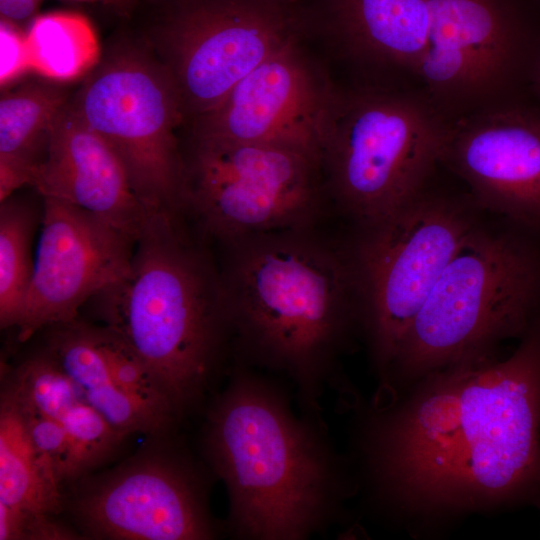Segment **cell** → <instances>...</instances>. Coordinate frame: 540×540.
Returning a JSON list of instances; mask_svg holds the SVG:
<instances>
[{"label":"cell","instance_id":"obj_5","mask_svg":"<svg viewBox=\"0 0 540 540\" xmlns=\"http://www.w3.org/2000/svg\"><path fill=\"white\" fill-rule=\"evenodd\" d=\"M540 300V259L519 237L474 226L419 309L385 379L411 380L522 336Z\"/></svg>","mask_w":540,"mask_h":540},{"label":"cell","instance_id":"obj_11","mask_svg":"<svg viewBox=\"0 0 540 540\" xmlns=\"http://www.w3.org/2000/svg\"><path fill=\"white\" fill-rule=\"evenodd\" d=\"M337 97L296 38L192 120L194 141L278 144L321 159Z\"/></svg>","mask_w":540,"mask_h":540},{"label":"cell","instance_id":"obj_1","mask_svg":"<svg viewBox=\"0 0 540 540\" xmlns=\"http://www.w3.org/2000/svg\"><path fill=\"white\" fill-rule=\"evenodd\" d=\"M363 449L382 496L418 512L540 502V320L517 349L424 377L374 413Z\"/></svg>","mask_w":540,"mask_h":540},{"label":"cell","instance_id":"obj_17","mask_svg":"<svg viewBox=\"0 0 540 540\" xmlns=\"http://www.w3.org/2000/svg\"><path fill=\"white\" fill-rule=\"evenodd\" d=\"M50 327L45 351L116 430L125 436L134 432L159 435L170 428L175 415L139 400L118 383L103 346L101 326L75 318Z\"/></svg>","mask_w":540,"mask_h":540},{"label":"cell","instance_id":"obj_4","mask_svg":"<svg viewBox=\"0 0 540 540\" xmlns=\"http://www.w3.org/2000/svg\"><path fill=\"white\" fill-rule=\"evenodd\" d=\"M178 214L149 211L128 271L92 299L180 416L202 398L230 329L220 277L184 238Z\"/></svg>","mask_w":540,"mask_h":540},{"label":"cell","instance_id":"obj_20","mask_svg":"<svg viewBox=\"0 0 540 540\" xmlns=\"http://www.w3.org/2000/svg\"><path fill=\"white\" fill-rule=\"evenodd\" d=\"M0 502L52 515L63 504L54 469L33 445L7 389L2 391L0 404Z\"/></svg>","mask_w":540,"mask_h":540},{"label":"cell","instance_id":"obj_8","mask_svg":"<svg viewBox=\"0 0 540 540\" xmlns=\"http://www.w3.org/2000/svg\"><path fill=\"white\" fill-rule=\"evenodd\" d=\"M474 226L462 206L421 193L362 227L352 255L373 356L383 380L419 309Z\"/></svg>","mask_w":540,"mask_h":540},{"label":"cell","instance_id":"obj_19","mask_svg":"<svg viewBox=\"0 0 540 540\" xmlns=\"http://www.w3.org/2000/svg\"><path fill=\"white\" fill-rule=\"evenodd\" d=\"M72 98L63 82L31 80L0 100V201L32 184L44 160L53 124Z\"/></svg>","mask_w":540,"mask_h":540},{"label":"cell","instance_id":"obj_10","mask_svg":"<svg viewBox=\"0 0 540 540\" xmlns=\"http://www.w3.org/2000/svg\"><path fill=\"white\" fill-rule=\"evenodd\" d=\"M300 28L301 17L288 0H184L158 26L151 44L184 117L193 120L296 39Z\"/></svg>","mask_w":540,"mask_h":540},{"label":"cell","instance_id":"obj_7","mask_svg":"<svg viewBox=\"0 0 540 540\" xmlns=\"http://www.w3.org/2000/svg\"><path fill=\"white\" fill-rule=\"evenodd\" d=\"M71 102L113 149L148 211L186 206L187 167L176 138L185 117L154 55L117 48L88 73Z\"/></svg>","mask_w":540,"mask_h":540},{"label":"cell","instance_id":"obj_26","mask_svg":"<svg viewBox=\"0 0 540 540\" xmlns=\"http://www.w3.org/2000/svg\"><path fill=\"white\" fill-rule=\"evenodd\" d=\"M1 85L30 70L29 55L25 35H21L12 23L1 20Z\"/></svg>","mask_w":540,"mask_h":540},{"label":"cell","instance_id":"obj_18","mask_svg":"<svg viewBox=\"0 0 540 540\" xmlns=\"http://www.w3.org/2000/svg\"><path fill=\"white\" fill-rule=\"evenodd\" d=\"M332 29L356 56L414 70L427 43L428 0H329Z\"/></svg>","mask_w":540,"mask_h":540},{"label":"cell","instance_id":"obj_16","mask_svg":"<svg viewBox=\"0 0 540 540\" xmlns=\"http://www.w3.org/2000/svg\"><path fill=\"white\" fill-rule=\"evenodd\" d=\"M44 197L80 207L138 239L149 211L109 144L70 101L51 129L32 184Z\"/></svg>","mask_w":540,"mask_h":540},{"label":"cell","instance_id":"obj_6","mask_svg":"<svg viewBox=\"0 0 540 540\" xmlns=\"http://www.w3.org/2000/svg\"><path fill=\"white\" fill-rule=\"evenodd\" d=\"M448 128L429 103L410 95H338L321 155L332 194L362 227L399 210L422 193Z\"/></svg>","mask_w":540,"mask_h":540},{"label":"cell","instance_id":"obj_24","mask_svg":"<svg viewBox=\"0 0 540 540\" xmlns=\"http://www.w3.org/2000/svg\"><path fill=\"white\" fill-rule=\"evenodd\" d=\"M6 389L18 405L33 445L49 460L59 482L82 475L75 449L65 428L58 421L19 400L8 387Z\"/></svg>","mask_w":540,"mask_h":540},{"label":"cell","instance_id":"obj_2","mask_svg":"<svg viewBox=\"0 0 540 540\" xmlns=\"http://www.w3.org/2000/svg\"><path fill=\"white\" fill-rule=\"evenodd\" d=\"M206 457L238 539L304 540L339 517L351 484L322 419L296 416L276 383L236 367L211 405Z\"/></svg>","mask_w":540,"mask_h":540},{"label":"cell","instance_id":"obj_27","mask_svg":"<svg viewBox=\"0 0 540 540\" xmlns=\"http://www.w3.org/2000/svg\"><path fill=\"white\" fill-rule=\"evenodd\" d=\"M43 0H0L1 20L17 23L32 18Z\"/></svg>","mask_w":540,"mask_h":540},{"label":"cell","instance_id":"obj_15","mask_svg":"<svg viewBox=\"0 0 540 540\" xmlns=\"http://www.w3.org/2000/svg\"><path fill=\"white\" fill-rule=\"evenodd\" d=\"M425 49L414 69L446 100L495 89L512 56L516 20L510 0H428Z\"/></svg>","mask_w":540,"mask_h":540},{"label":"cell","instance_id":"obj_29","mask_svg":"<svg viewBox=\"0 0 540 540\" xmlns=\"http://www.w3.org/2000/svg\"><path fill=\"white\" fill-rule=\"evenodd\" d=\"M539 81H540V74H539Z\"/></svg>","mask_w":540,"mask_h":540},{"label":"cell","instance_id":"obj_22","mask_svg":"<svg viewBox=\"0 0 540 540\" xmlns=\"http://www.w3.org/2000/svg\"><path fill=\"white\" fill-rule=\"evenodd\" d=\"M39 212L12 195L0 206V323L16 326L34 269L31 246Z\"/></svg>","mask_w":540,"mask_h":540},{"label":"cell","instance_id":"obj_12","mask_svg":"<svg viewBox=\"0 0 540 540\" xmlns=\"http://www.w3.org/2000/svg\"><path fill=\"white\" fill-rule=\"evenodd\" d=\"M75 512L98 538L207 540L217 534L197 470L165 452L136 455L89 483Z\"/></svg>","mask_w":540,"mask_h":540},{"label":"cell","instance_id":"obj_14","mask_svg":"<svg viewBox=\"0 0 540 540\" xmlns=\"http://www.w3.org/2000/svg\"><path fill=\"white\" fill-rule=\"evenodd\" d=\"M486 207L540 232V124L507 110L449 125L441 159Z\"/></svg>","mask_w":540,"mask_h":540},{"label":"cell","instance_id":"obj_25","mask_svg":"<svg viewBox=\"0 0 540 540\" xmlns=\"http://www.w3.org/2000/svg\"><path fill=\"white\" fill-rule=\"evenodd\" d=\"M78 536L52 514L0 502V540H71Z\"/></svg>","mask_w":540,"mask_h":540},{"label":"cell","instance_id":"obj_28","mask_svg":"<svg viewBox=\"0 0 540 540\" xmlns=\"http://www.w3.org/2000/svg\"><path fill=\"white\" fill-rule=\"evenodd\" d=\"M69 1H76V2H94L98 0H69Z\"/></svg>","mask_w":540,"mask_h":540},{"label":"cell","instance_id":"obj_23","mask_svg":"<svg viewBox=\"0 0 540 540\" xmlns=\"http://www.w3.org/2000/svg\"><path fill=\"white\" fill-rule=\"evenodd\" d=\"M8 388L19 400L59 423L76 404L85 400L76 384L46 351L24 361Z\"/></svg>","mask_w":540,"mask_h":540},{"label":"cell","instance_id":"obj_9","mask_svg":"<svg viewBox=\"0 0 540 540\" xmlns=\"http://www.w3.org/2000/svg\"><path fill=\"white\" fill-rule=\"evenodd\" d=\"M186 205L225 243L311 227L321 209V159L278 144L194 141Z\"/></svg>","mask_w":540,"mask_h":540},{"label":"cell","instance_id":"obj_13","mask_svg":"<svg viewBox=\"0 0 540 540\" xmlns=\"http://www.w3.org/2000/svg\"><path fill=\"white\" fill-rule=\"evenodd\" d=\"M34 269L17 328L24 341L77 317L79 308L128 271L136 239L68 202L43 198Z\"/></svg>","mask_w":540,"mask_h":540},{"label":"cell","instance_id":"obj_30","mask_svg":"<svg viewBox=\"0 0 540 540\" xmlns=\"http://www.w3.org/2000/svg\"><path fill=\"white\" fill-rule=\"evenodd\" d=\"M538 504H539V506H540V502H539Z\"/></svg>","mask_w":540,"mask_h":540},{"label":"cell","instance_id":"obj_21","mask_svg":"<svg viewBox=\"0 0 540 540\" xmlns=\"http://www.w3.org/2000/svg\"><path fill=\"white\" fill-rule=\"evenodd\" d=\"M30 70L66 82L88 74L100 60L95 32L86 17L52 12L37 17L25 35Z\"/></svg>","mask_w":540,"mask_h":540},{"label":"cell","instance_id":"obj_3","mask_svg":"<svg viewBox=\"0 0 540 540\" xmlns=\"http://www.w3.org/2000/svg\"><path fill=\"white\" fill-rule=\"evenodd\" d=\"M221 280L226 317L247 362L287 376L304 414L321 418L320 397L357 294L353 255L292 228L230 242Z\"/></svg>","mask_w":540,"mask_h":540}]
</instances>
